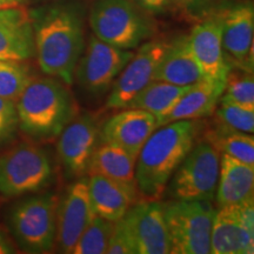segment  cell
I'll list each match as a JSON object with an SVG mask.
<instances>
[{"label":"cell","mask_w":254,"mask_h":254,"mask_svg":"<svg viewBox=\"0 0 254 254\" xmlns=\"http://www.w3.org/2000/svg\"><path fill=\"white\" fill-rule=\"evenodd\" d=\"M221 43L227 63L234 67L253 71L254 8L251 2L232 6L219 15Z\"/></svg>","instance_id":"obj_15"},{"label":"cell","mask_w":254,"mask_h":254,"mask_svg":"<svg viewBox=\"0 0 254 254\" xmlns=\"http://www.w3.org/2000/svg\"><path fill=\"white\" fill-rule=\"evenodd\" d=\"M134 55L91 36L75 67L74 80L92 95H100L112 86L114 80Z\"/></svg>","instance_id":"obj_9"},{"label":"cell","mask_w":254,"mask_h":254,"mask_svg":"<svg viewBox=\"0 0 254 254\" xmlns=\"http://www.w3.org/2000/svg\"><path fill=\"white\" fill-rule=\"evenodd\" d=\"M33 28L40 69L71 86L75 67L85 50L81 15L71 6H55L33 20Z\"/></svg>","instance_id":"obj_2"},{"label":"cell","mask_w":254,"mask_h":254,"mask_svg":"<svg viewBox=\"0 0 254 254\" xmlns=\"http://www.w3.org/2000/svg\"><path fill=\"white\" fill-rule=\"evenodd\" d=\"M58 198L52 193L31 195L9 209L7 224L15 245L26 253H49L56 247Z\"/></svg>","instance_id":"obj_4"},{"label":"cell","mask_w":254,"mask_h":254,"mask_svg":"<svg viewBox=\"0 0 254 254\" xmlns=\"http://www.w3.org/2000/svg\"><path fill=\"white\" fill-rule=\"evenodd\" d=\"M190 86H178L170 82L152 80L129 101L125 109L146 111L159 119L172 109Z\"/></svg>","instance_id":"obj_24"},{"label":"cell","mask_w":254,"mask_h":254,"mask_svg":"<svg viewBox=\"0 0 254 254\" xmlns=\"http://www.w3.org/2000/svg\"><path fill=\"white\" fill-rule=\"evenodd\" d=\"M31 79L30 68L24 62L0 59V97L17 101Z\"/></svg>","instance_id":"obj_28"},{"label":"cell","mask_w":254,"mask_h":254,"mask_svg":"<svg viewBox=\"0 0 254 254\" xmlns=\"http://www.w3.org/2000/svg\"><path fill=\"white\" fill-rule=\"evenodd\" d=\"M159 127L154 114L135 109H123L105 122L100 140L123 148L136 159L141 147Z\"/></svg>","instance_id":"obj_16"},{"label":"cell","mask_w":254,"mask_h":254,"mask_svg":"<svg viewBox=\"0 0 254 254\" xmlns=\"http://www.w3.org/2000/svg\"><path fill=\"white\" fill-rule=\"evenodd\" d=\"M95 212L92 206L87 178H78L58 200L56 247L60 253H72L75 244Z\"/></svg>","instance_id":"obj_13"},{"label":"cell","mask_w":254,"mask_h":254,"mask_svg":"<svg viewBox=\"0 0 254 254\" xmlns=\"http://www.w3.org/2000/svg\"><path fill=\"white\" fill-rule=\"evenodd\" d=\"M254 252L253 199L215 211L211 236V253L252 254Z\"/></svg>","instance_id":"obj_10"},{"label":"cell","mask_w":254,"mask_h":254,"mask_svg":"<svg viewBox=\"0 0 254 254\" xmlns=\"http://www.w3.org/2000/svg\"><path fill=\"white\" fill-rule=\"evenodd\" d=\"M204 129L200 119L178 120L158 127L146 140L135 160L139 195L144 200H160L174 171Z\"/></svg>","instance_id":"obj_1"},{"label":"cell","mask_w":254,"mask_h":254,"mask_svg":"<svg viewBox=\"0 0 254 254\" xmlns=\"http://www.w3.org/2000/svg\"><path fill=\"white\" fill-rule=\"evenodd\" d=\"M205 139L220 153L254 166V138L251 133L237 131L219 124L217 128L206 133Z\"/></svg>","instance_id":"obj_25"},{"label":"cell","mask_w":254,"mask_h":254,"mask_svg":"<svg viewBox=\"0 0 254 254\" xmlns=\"http://www.w3.org/2000/svg\"><path fill=\"white\" fill-rule=\"evenodd\" d=\"M224 88L225 81L206 78L190 85L172 109L158 119L159 127L178 120L201 119L212 116L224 93Z\"/></svg>","instance_id":"obj_19"},{"label":"cell","mask_w":254,"mask_h":254,"mask_svg":"<svg viewBox=\"0 0 254 254\" xmlns=\"http://www.w3.org/2000/svg\"><path fill=\"white\" fill-rule=\"evenodd\" d=\"M88 190L95 214L113 222L122 219L136 202L122 186L100 176H90Z\"/></svg>","instance_id":"obj_23"},{"label":"cell","mask_w":254,"mask_h":254,"mask_svg":"<svg viewBox=\"0 0 254 254\" xmlns=\"http://www.w3.org/2000/svg\"><path fill=\"white\" fill-rule=\"evenodd\" d=\"M18 252V246L15 245L9 232L0 226V254H13Z\"/></svg>","instance_id":"obj_33"},{"label":"cell","mask_w":254,"mask_h":254,"mask_svg":"<svg viewBox=\"0 0 254 254\" xmlns=\"http://www.w3.org/2000/svg\"><path fill=\"white\" fill-rule=\"evenodd\" d=\"M201 1H204V0H171V2L182 8H192Z\"/></svg>","instance_id":"obj_34"},{"label":"cell","mask_w":254,"mask_h":254,"mask_svg":"<svg viewBox=\"0 0 254 254\" xmlns=\"http://www.w3.org/2000/svg\"><path fill=\"white\" fill-rule=\"evenodd\" d=\"M36 55L33 18L24 6L0 8V59L26 62Z\"/></svg>","instance_id":"obj_18"},{"label":"cell","mask_w":254,"mask_h":254,"mask_svg":"<svg viewBox=\"0 0 254 254\" xmlns=\"http://www.w3.org/2000/svg\"><path fill=\"white\" fill-rule=\"evenodd\" d=\"M204 78L190 51L189 36H183L168 44L166 52L155 69L153 80L170 82L178 86H190Z\"/></svg>","instance_id":"obj_21"},{"label":"cell","mask_w":254,"mask_h":254,"mask_svg":"<svg viewBox=\"0 0 254 254\" xmlns=\"http://www.w3.org/2000/svg\"><path fill=\"white\" fill-rule=\"evenodd\" d=\"M254 166L227 154H221L215 198L219 207L253 199Z\"/></svg>","instance_id":"obj_22"},{"label":"cell","mask_w":254,"mask_h":254,"mask_svg":"<svg viewBox=\"0 0 254 254\" xmlns=\"http://www.w3.org/2000/svg\"><path fill=\"white\" fill-rule=\"evenodd\" d=\"M19 128L15 101L0 97V142L13 138Z\"/></svg>","instance_id":"obj_30"},{"label":"cell","mask_w":254,"mask_h":254,"mask_svg":"<svg viewBox=\"0 0 254 254\" xmlns=\"http://www.w3.org/2000/svg\"><path fill=\"white\" fill-rule=\"evenodd\" d=\"M19 128L36 141H52L78 114L74 98L56 78L31 79L15 101Z\"/></svg>","instance_id":"obj_3"},{"label":"cell","mask_w":254,"mask_h":254,"mask_svg":"<svg viewBox=\"0 0 254 254\" xmlns=\"http://www.w3.org/2000/svg\"><path fill=\"white\" fill-rule=\"evenodd\" d=\"M168 44L152 40L142 44L111 86L106 109L123 110L133 98L153 80L155 69L160 63Z\"/></svg>","instance_id":"obj_12"},{"label":"cell","mask_w":254,"mask_h":254,"mask_svg":"<svg viewBox=\"0 0 254 254\" xmlns=\"http://www.w3.org/2000/svg\"><path fill=\"white\" fill-rule=\"evenodd\" d=\"M100 140V127L91 113L75 116L58 136L57 152L64 172L69 179L87 173Z\"/></svg>","instance_id":"obj_11"},{"label":"cell","mask_w":254,"mask_h":254,"mask_svg":"<svg viewBox=\"0 0 254 254\" xmlns=\"http://www.w3.org/2000/svg\"><path fill=\"white\" fill-rule=\"evenodd\" d=\"M107 254H135L132 238L127 231L123 218L114 221L112 234H111Z\"/></svg>","instance_id":"obj_31"},{"label":"cell","mask_w":254,"mask_h":254,"mask_svg":"<svg viewBox=\"0 0 254 254\" xmlns=\"http://www.w3.org/2000/svg\"><path fill=\"white\" fill-rule=\"evenodd\" d=\"M190 51L206 79L225 81L231 65L227 63L221 43L219 17L196 24L189 34Z\"/></svg>","instance_id":"obj_17"},{"label":"cell","mask_w":254,"mask_h":254,"mask_svg":"<svg viewBox=\"0 0 254 254\" xmlns=\"http://www.w3.org/2000/svg\"><path fill=\"white\" fill-rule=\"evenodd\" d=\"M123 220L132 238L135 254L171 253L163 204L159 200L136 201L128 208Z\"/></svg>","instance_id":"obj_14"},{"label":"cell","mask_w":254,"mask_h":254,"mask_svg":"<svg viewBox=\"0 0 254 254\" xmlns=\"http://www.w3.org/2000/svg\"><path fill=\"white\" fill-rule=\"evenodd\" d=\"M219 124L245 133L253 134L254 111L247 110L239 105L220 98L214 110Z\"/></svg>","instance_id":"obj_29"},{"label":"cell","mask_w":254,"mask_h":254,"mask_svg":"<svg viewBox=\"0 0 254 254\" xmlns=\"http://www.w3.org/2000/svg\"><path fill=\"white\" fill-rule=\"evenodd\" d=\"M170 236L171 253H211V236L215 209L209 201L174 200L163 204Z\"/></svg>","instance_id":"obj_5"},{"label":"cell","mask_w":254,"mask_h":254,"mask_svg":"<svg viewBox=\"0 0 254 254\" xmlns=\"http://www.w3.org/2000/svg\"><path fill=\"white\" fill-rule=\"evenodd\" d=\"M27 0H0V8L15 7V6H24Z\"/></svg>","instance_id":"obj_35"},{"label":"cell","mask_w":254,"mask_h":254,"mask_svg":"<svg viewBox=\"0 0 254 254\" xmlns=\"http://www.w3.org/2000/svg\"><path fill=\"white\" fill-rule=\"evenodd\" d=\"M114 222L95 214L79 238L72 254H105L109 247Z\"/></svg>","instance_id":"obj_27"},{"label":"cell","mask_w":254,"mask_h":254,"mask_svg":"<svg viewBox=\"0 0 254 254\" xmlns=\"http://www.w3.org/2000/svg\"><path fill=\"white\" fill-rule=\"evenodd\" d=\"M53 166L43 148L21 142L0 155V193L15 198L50 185Z\"/></svg>","instance_id":"obj_8"},{"label":"cell","mask_w":254,"mask_h":254,"mask_svg":"<svg viewBox=\"0 0 254 254\" xmlns=\"http://www.w3.org/2000/svg\"><path fill=\"white\" fill-rule=\"evenodd\" d=\"M136 7L148 13H161L171 4V0H131Z\"/></svg>","instance_id":"obj_32"},{"label":"cell","mask_w":254,"mask_h":254,"mask_svg":"<svg viewBox=\"0 0 254 254\" xmlns=\"http://www.w3.org/2000/svg\"><path fill=\"white\" fill-rule=\"evenodd\" d=\"M135 160L134 157L123 148L103 142L94 151L87 172L90 176L104 177L122 186L138 201Z\"/></svg>","instance_id":"obj_20"},{"label":"cell","mask_w":254,"mask_h":254,"mask_svg":"<svg viewBox=\"0 0 254 254\" xmlns=\"http://www.w3.org/2000/svg\"><path fill=\"white\" fill-rule=\"evenodd\" d=\"M221 153L206 139H199L168 180L165 190L174 200L214 199Z\"/></svg>","instance_id":"obj_6"},{"label":"cell","mask_w":254,"mask_h":254,"mask_svg":"<svg viewBox=\"0 0 254 254\" xmlns=\"http://www.w3.org/2000/svg\"><path fill=\"white\" fill-rule=\"evenodd\" d=\"M222 99L254 111V78L253 71L231 66L225 80Z\"/></svg>","instance_id":"obj_26"},{"label":"cell","mask_w":254,"mask_h":254,"mask_svg":"<svg viewBox=\"0 0 254 254\" xmlns=\"http://www.w3.org/2000/svg\"><path fill=\"white\" fill-rule=\"evenodd\" d=\"M131 0H97L90 24L98 39L123 50H134L150 37L151 27Z\"/></svg>","instance_id":"obj_7"}]
</instances>
